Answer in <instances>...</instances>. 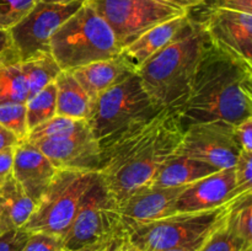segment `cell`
<instances>
[{
    "mask_svg": "<svg viewBox=\"0 0 252 251\" xmlns=\"http://www.w3.org/2000/svg\"><path fill=\"white\" fill-rule=\"evenodd\" d=\"M184 129L177 111L164 108L100 147L98 176L117 202L152 184L161 165L176 154Z\"/></svg>",
    "mask_w": 252,
    "mask_h": 251,
    "instance_id": "obj_1",
    "label": "cell"
},
{
    "mask_svg": "<svg viewBox=\"0 0 252 251\" xmlns=\"http://www.w3.org/2000/svg\"><path fill=\"white\" fill-rule=\"evenodd\" d=\"M177 113L184 128L213 121L238 125L252 117V65L209 44Z\"/></svg>",
    "mask_w": 252,
    "mask_h": 251,
    "instance_id": "obj_2",
    "label": "cell"
},
{
    "mask_svg": "<svg viewBox=\"0 0 252 251\" xmlns=\"http://www.w3.org/2000/svg\"><path fill=\"white\" fill-rule=\"evenodd\" d=\"M211 44L201 21L189 17L170 43L135 71L148 95L160 108L179 110L202 56Z\"/></svg>",
    "mask_w": 252,
    "mask_h": 251,
    "instance_id": "obj_3",
    "label": "cell"
},
{
    "mask_svg": "<svg viewBox=\"0 0 252 251\" xmlns=\"http://www.w3.org/2000/svg\"><path fill=\"white\" fill-rule=\"evenodd\" d=\"M49 51L62 70L70 71L118 56L122 49L105 20L85 1L57 30Z\"/></svg>",
    "mask_w": 252,
    "mask_h": 251,
    "instance_id": "obj_4",
    "label": "cell"
},
{
    "mask_svg": "<svg viewBox=\"0 0 252 251\" xmlns=\"http://www.w3.org/2000/svg\"><path fill=\"white\" fill-rule=\"evenodd\" d=\"M145 91L137 74L101 93L91 103L86 120L100 147L161 111Z\"/></svg>",
    "mask_w": 252,
    "mask_h": 251,
    "instance_id": "obj_5",
    "label": "cell"
},
{
    "mask_svg": "<svg viewBox=\"0 0 252 251\" xmlns=\"http://www.w3.org/2000/svg\"><path fill=\"white\" fill-rule=\"evenodd\" d=\"M98 172L58 170L49 186L22 226L27 233H42L63 239L80 207L84 196Z\"/></svg>",
    "mask_w": 252,
    "mask_h": 251,
    "instance_id": "obj_6",
    "label": "cell"
},
{
    "mask_svg": "<svg viewBox=\"0 0 252 251\" xmlns=\"http://www.w3.org/2000/svg\"><path fill=\"white\" fill-rule=\"evenodd\" d=\"M228 203L203 212L174 213L128 229L130 241L140 251L185 248L197 251L209 234L220 225Z\"/></svg>",
    "mask_w": 252,
    "mask_h": 251,
    "instance_id": "obj_7",
    "label": "cell"
},
{
    "mask_svg": "<svg viewBox=\"0 0 252 251\" xmlns=\"http://www.w3.org/2000/svg\"><path fill=\"white\" fill-rule=\"evenodd\" d=\"M122 229L117 199L97 176L63 236V249L79 251L88 246L105 244Z\"/></svg>",
    "mask_w": 252,
    "mask_h": 251,
    "instance_id": "obj_8",
    "label": "cell"
},
{
    "mask_svg": "<svg viewBox=\"0 0 252 251\" xmlns=\"http://www.w3.org/2000/svg\"><path fill=\"white\" fill-rule=\"evenodd\" d=\"M105 20L121 49L157 25L187 14L161 0H86Z\"/></svg>",
    "mask_w": 252,
    "mask_h": 251,
    "instance_id": "obj_9",
    "label": "cell"
},
{
    "mask_svg": "<svg viewBox=\"0 0 252 251\" xmlns=\"http://www.w3.org/2000/svg\"><path fill=\"white\" fill-rule=\"evenodd\" d=\"M85 1L47 2L38 0L26 16L9 30L12 47L19 61L51 52L49 43L53 34Z\"/></svg>",
    "mask_w": 252,
    "mask_h": 251,
    "instance_id": "obj_10",
    "label": "cell"
},
{
    "mask_svg": "<svg viewBox=\"0 0 252 251\" xmlns=\"http://www.w3.org/2000/svg\"><path fill=\"white\" fill-rule=\"evenodd\" d=\"M233 128L234 125L221 121L192 123L185 127L175 155L207 162L218 170L230 169L241 152Z\"/></svg>",
    "mask_w": 252,
    "mask_h": 251,
    "instance_id": "obj_11",
    "label": "cell"
},
{
    "mask_svg": "<svg viewBox=\"0 0 252 251\" xmlns=\"http://www.w3.org/2000/svg\"><path fill=\"white\" fill-rule=\"evenodd\" d=\"M201 22L212 46L252 65L251 14L213 5Z\"/></svg>",
    "mask_w": 252,
    "mask_h": 251,
    "instance_id": "obj_12",
    "label": "cell"
},
{
    "mask_svg": "<svg viewBox=\"0 0 252 251\" xmlns=\"http://www.w3.org/2000/svg\"><path fill=\"white\" fill-rule=\"evenodd\" d=\"M57 170L97 172L101 164V148L89 126L68 138L32 143Z\"/></svg>",
    "mask_w": 252,
    "mask_h": 251,
    "instance_id": "obj_13",
    "label": "cell"
},
{
    "mask_svg": "<svg viewBox=\"0 0 252 251\" xmlns=\"http://www.w3.org/2000/svg\"><path fill=\"white\" fill-rule=\"evenodd\" d=\"M185 187H164L149 184L130 192L118 202L123 229L128 230L135 225L174 214L176 199Z\"/></svg>",
    "mask_w": 252,
    "mask_h": 251,
    "instance_id": "obj_14",
    "label": "cell"
},
{
    "mask_svg": "<svg viewBox=\"0 0 252 251\" xmlns=\"http://www.w3.org/2000/svg\"><path fill=\"white\" fill-rule=\"evenodd\" d=\"M240 194L236 191L234 167L219 170L187 185L177 197L175 213L211 211L225 206Z\"/></svg>",
    "mask_w": 252,
    "mask_h": 251,
    "instance_id": "obj_15",
    "label": "cell"
},
{
    "mask_svg": "<svg viewBox=\"0 0 252 251\" xmlns=\"http://www.w3.org/2000/svg\"><path fill=\"white\" fill-rule=\"evenodd\" d=\"M57 171L48 157L31 142L21 140L14 145L12 175L34 202L41 198Z\"/></svg>",
    "mask_w": 252,
    "mask_h": 251,
    "instance_id": "obj_16",
    "label": "cell"
},
{
    "mask_svg": "<svg viewBox=\"0 0 252 251\" xmlns=\"http://www.w3.org/2000/svg\"><path fill=\"white\" fill-rule=\"evenodd\" d=\"M70 73L86 91L91 101H94L101 93L121 83L135 71L120 53L112 58L94 62L88 65L76 68L70 70Z\"/></svg>",
    "mask_w": 252,
    "mask_h": 251,
    "instance_id": "obj_17",
    "label": "cell"
},
{
    "mask_svg": "<svg viewBox=\"0 0 252 251\" xmlns=\"http://www.w3.org/2000/svg\"><path fill=\"white\" fill-rule=\"evenodd\" d=\"M189 12L177 16L175 19L165 21L162 24L157 25L148 30L147 32L138 37L135 41H133L129 46L123 48L121 54L125 57L133 70L137 71L138 68L142 65L144 62H147L150 57L164 48L167 43L174 39V37L184 29L185 25L189 22Z\"/></svg>",
    "mask_w": 252,
    "mask_h": 251,
    "instance_id": "obj_18",
    "label": "cell"
},
{
    "mask_svg": "<svg viewBox=\"0 0 252 251\" xmlns=\"http://www.w3.org/2000/svg\"><path fill=\"white\" fill-rule=\"evenodd\" d=\"M36 202L26 193L14 175L0 185V230L22 229L32 216Z\"/></svg>",
    "mask_w": 252,
    "mask_h": 251,
    "instance_id": "obj_19",
    "label": "cell"
},
{
    "mask_svg": "<svg viewBox=\"0 0 252 251\" xmlns=\"http://www.w3.org/2000/svg\"><path fill=\"white\" fill-rule=\"evenodd\" d=\"M217 171H219L217 167L207 162L185 155H174L158 170L152 184L164 187L187 186Z\"/></svg>",
    "mask_w": 252,
    "mask_h": 251,
    "instance_id": "obj_20",
    "label": "cell"
},
{
    "mask_svg": "<svg viewBox=\"0 0 252 251\" xmlns=\"http://www.w3.org/2000/svg\"><path fill=\"white\" fill-rule=\"evenodd\" d=\"M56 115L86 121L91 112V98L70 71L62 70L56 81Z\"/></svg>",
    "mask_w": 252,
    "mask_h": 251,
    "instance_id": "obj_21",
    "label": "cell"
},
{
    "mask_svg": "<svg viewBox=\"0 0 252 251\" xmlns=\"http://www.w3.org/2000/svg\"><path fill=\"white\" fill-rule=\"evenodd\" d=\"M22 74L29 88V98L56 81L62 69L51 52L37 54L20 62Z\"/></svg>",
    "mask_w": 252,
    "mask_h": 251,
    "instance_id": "obj_22",
    "label": "cell"
},
{
    "mask_svg": "<svg viewBox=\"0 0 252 251\" xmlns=\"http://www.w3.org/2000/svg\"><path fill=\"white\" fill-rule=\"evenodd\" d=\"M29 88L17 57L0 61V103H26Z\"/></svg>",
    "mask_w": 252,
    "mask_h": 251,
    "instance_id": "obj_23",
    "label": "cell"
},
{
    "mask_svg": "<svg viewBox=\"0 0 252 251\" xmlns=\"http://www.w3.org/2000/svg\"><path fill=\"white\" fill-rule=\"evenodd\" d=\"M224 224L231 233L252 244V191L229 202L224 213Z\"/></svg>",
    "mask_w": 252,
    "mask_h": 251,
    "instance_id": "obj_24",
    "label": "cell"
},
{
    "mask_svg": "<svg viewBox=\"0 0 252 251\" xmlns=\"http://www.w3.org/2000/svg\"><path fill=\"white\" fill-rule=\"evenodd\" d=\"M86 126H88L86 121H78L56 115L51 120L32 128L25 140L36 143L41 142V140L63 139V138H68L75 134Z\"/></svg>",
    "mask_w": 252,
    "mask_h": 251,
    "instance_id": "obj_25",
    "label": "cell"
},
{
    "mask_svg": "<svg viewBox=\"0 0 252 251\" xmlns=\"http://www.w3.org/2000/svg\"><path fill=\"white\" fill-rule=\"evenodd\" d=\"M29 132L56 116V85L48 86L37 93L25 103Z\"/></svg>",
    "mask_w": 252,
    "mask_h": 251,
    "instance_id": "obj_26",
    "label": "cell"
},
{
    "mask_svg": "<svg viewBox=\"0 0 252 251\" xmlns=\"http://www.w3.org/2000/svg\"><path fill=\"white\" fill-rule=\"evenodd\" d=\"M250 249H252V244L246 243L231 233L224 224L223 218L220 225L209 234L197 251H246Z\"/></svg>",
    "mask_w": 252,
    "mask_h": 251,
    "instance_id": "obj_27",
    "label": "cell"
},
{
    "mask_svg": "<svg viewBox=\"0 0 252 251\" xmlns=\"http://www.w3.org/2000/svg\"><path fill=\"white\" fill-rule=\"evenodd\" d=\"M0 126L9 130L17 142L26 139L29 134L25 103H0Z\"/></svg>",
    "mask_w": 252,
    "mask_h": 251,
    "instance_id": "obj_28",
    "label": "cell"
},
{
    "mask_svg": "<svg viewBox=\"0 0 252 251\" xmlns=\"http://www.w3.org/2000/svg\"><path fill=\"white\" fill-rule=\"evenodd\" d=\"M38 0H0V29L9 31L21 21Z\"/></svg>",
    "mask_w": 252,
    "mask_h": 251,
    "instance_id": "obj_29",
    "label": "cell"
},
{
    "mask_svg": "<svg viewBox=\"0 0 252 251\" xmlns=\"http://www.w3.org/2000/svg\"><path fill=\"white\" fill-rule=\"evenodd\" d=\"M233 167L236 191L239 193L252 191V153L241 150Z\"/></svg>",
    "mask_w": 252,
    "mask_h": 251,
    "instance_id": "obj_30",
    "label": "cell"
},
{
    "mask_svg": "<svg viewBox=\"0 0 252 251\" xmlns=\"http://www.w3.org/2000/svg\"><path fill=\"white\" fill-rule=\"evenodd\" d=\"M63 239L42 233H30L29 239L21 251H61Z\"/></svg>",
    "mask_w": 252,
    "mask_h": 251,
    "instance_id": "obj_31",
    "label": "cell"
},
{
    "mask_svg": "<svg viewBox=\"0 0 252 251\" xmlns=\"http://www.w3.org/2000/svg\"><path fill=\"white\" fill-rule=\"evenodd\" d=\"M30 233L22 229L5 231L0 235V251H21Z\"/></svg>",
    "mask_w": 252,
    "mask_h": 251,
    "instance_id": "obj_32",
    "label": "cell"
},
{
    "mask_svg": "<svg viewBox=\"0 0 252 251\" xmlns=\"http://www.w3.org/2000/svg\"><path fill=\"white\" fill-rule=\"evenodd\" d=\"M234 137L241 150L252 153V117L234 125Z\"/></svg>",
    "mask_w": 252,
    "mask_h": 251,
    "instance_id": "obj_33",
    "label": "cell"
},
{
    "mask_svg": "<svg viewBox=\"0 0 252 251\" xmlns=\"http://www.w3.org/2000/svg\"><path fill=\"white\" fill-rule=\"evenodd\" d=\"M103 251H140L134 244L130 241L127 231L122 229L117 234L112 236L107 243L105 244Z\"/></svg>",
    "mask_w": 252,
    "mask_h": 251,
    "instance_id": "obj_34",
    "label": "cell"
},
{
    "mask_svg": "<svg viewBox=\"0 0 252 251\" xmlns=\"http://www.w3.org/2000/svg\"><path fill=\"white\" fill-rule=\"evenodd\" d=\"M14 147L0 150V185L12 174Z\"/></svg>",
    "mask_w": 252,
    "mask_h": 251,
    "instance_id": "obj_35",
    "label": "cell"
},
{
    "mask_svg": "<svg viewBox=\"0 0 252 251\" xmlns=\"http://www.w3.org/2000/svg\"><path fill=\"white\" fill-rule=\"evenodd\" d=\"M216 6L252 15V0H217Z\"/></svg>",
    "mask_w": 252,
    "mask_h": 251,
    "instance_id": "obj_36",
    "label": "cell"
},
{
    "mask_svg": "<svg viewBox=\"0 0 252 251\" xmlns=\"http://www.w3.org/2000/svg\"><path fill=\"white\" fill-rule=\"evenodd\" d=\"M10 57H17L12 47L11 37H10L9 31L0 29V61L10 58Z\"/></svg>",
    "mask_w": 252,
    "mask_h": 251,
    "instance_id": "obj_37",
    "label": "cell"
},
{
    "mask_svg": "<svg viewBox=\"0 0 252 251\" xmlns=\"http://www.w3.org/2000/svg\"><path fill=\"white\" fill-rule=\"evenodd\" d=\"M161 1L167 2L170 5H174V6L180 7V9H184L186 11H189L191 9H194L197 6H201L206 0H161Z\"/></svg>",
    "mask_w": 252,
    "mask_h": 251,
    "instance_id": "obj_38",
    "label": "cell"
},
{
    "mask_svg": "<svg viewBox=\"0 0 252 251\" xmlns=\"http://www.w3.org/2000/svg\"><path fill=\"white\" fill-rule=\"evenodd\" d=\"M17 143V139L15 135H12L9 130L5 129L2 126H0V150L5 149V148L14 147Z\"/></svg>",
    "mask_w": 252,
    "mask_h": 251,
    "instance_id": "obj_39",
    "label": "cell"
},
{
    "mask_svg": "<svg viewBox=\"0 0 252 251\" xmlns=\"http://www.w3.org/2000/svg\"><path fill=\"white\" fill-rule=\"evenodd\" d=\"M105 244H98V245L88 246V248L81 249V250H79V251H103V249H105Z\"/></svg>",
    "mask_w": 252,
    "mask_h": 251,
    "instance_id": "obj_40",
    "label": "cell"
},
{
    "mask_svg": "<svg viewBox=\"0 0 252 251\" xmlns=\"http://www.w3.org/2000/svg\"><path fill=\"white\" fill-rule=\"evenodd\" d=\"M159 251H194L191 249H185V248H172V249H165V250H159Z\"/></svg>",
    "mask_w": 252,
    "mask_h": 251,
    "instance_id": "obj_41",
    "label": "cell"
},
{
    "mask_svg": "<svg viewBox=\"0 0 252 251\" xmlns=\"http://www.w3.org/2000/svg\"><path fill=\"white\" fill-rule=\"evenodd\" d=\"M41 1H47V2H70V1H75V0H41Z\"/></svg>",
    "mask_w": 252,
    "mask_h": 251,
    "instance_id": "obj_42",
    "label": "cell"
},
{
    "mask_svg": "<svg viewBox=\"0 0 252 251\" xmlns=\"http://www.w3.org/2000/svg\"><path fill=\"white\" fill-rule=\"evenodd\" d=\"M61 251H70V250H65V249H62Z\"/></svg>",
    "mask_w": 252,
    "mask_h": 251,
    "instance_id": "obj_43",
    "label": "cell"
},
{
    "mask_svg": "<svg viewBox=\"0 0 252 251\" xmlns=\"http://www.w3.org/2000/svg\"><path fill=\"white\" fill-rule=\"evenodd\" d=\"M246 251H252V249H250V250H246Z\"/></svg>",
    "mask_w": 252,
    "mask_h": 251,
    "instance_id": "obj_44",
    "label": "cell"
},
{
    "mask_svg": "<svg viewBox=\"0 0 252 251\" xmlns=\"http://www.w3.org/2000/svg\"><path fill=\"white\" fill-rule=\"evenodd\" d=\"M1 234H2V233H1V230H0V235H1Z\"/></svg>",
    "mask_w": 252,
    "mask_h": 251,
    "instance_id": "obj_45",
    "label": "cell"
}]
</instances>
